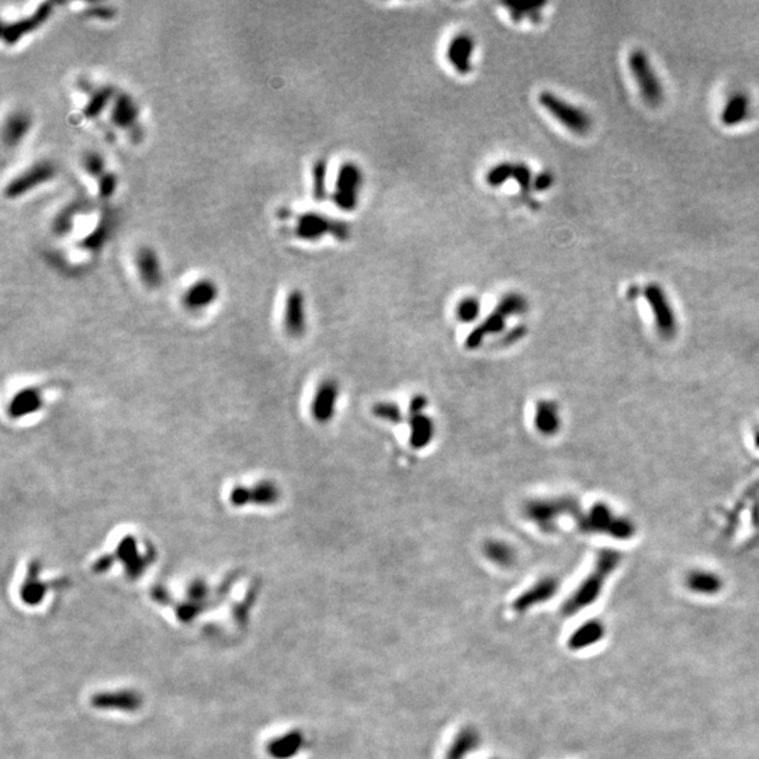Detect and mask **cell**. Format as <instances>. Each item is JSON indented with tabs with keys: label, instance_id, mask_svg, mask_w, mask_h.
<instances>
[{
	"label": "cell",
	"instance_id": "6",
	"mask_svg": "<svg viewBox=\"0 0 759 759\" xmlns=\"http://www.w3.org/2000/svg\"><path fill=\"white\" fill-rule=\"evenodd\" d=\"M295 234L304 241H318L326 234H332L339 241H346L351 228L346 222L333 221L319 213H306L297 221Z\"/></svg>",
	"mask_w": 759,
	"mask_h": 759
},
{
	"label": "cell",
	"instance_id": "32",
	"mask_svg": "<svg viewBox=\"0 0 759 759\" xmlns=\"http://www.w3.org/2000/svg\"><path fill=\"white\" fill-rule=\"evenodd\" d=\"M371 412L375 417H378V420H383L386 422L395 424V425L401 424L404 420L402 411L397 402H390V401L377 402L373 405Z\"/></svg>",
	"mask_w": 759,
	"mask_h": 759
},
{
	"label": "cell",
	"instance_id": "39",
	"mask_svg": "<svg viewBox=\"0 0 759 759\" xmlns=\"http://www.w3.org/2000/svg\"><path fill=\"white\" fill-rule=\"evenodd\" d=\"M108 228H107V224L106 222H100L96 230L88 235L86 239H83L82 242V246L85 249H89V250H97L103 246V244L106 242V239L108 238Z\"/></svg>",
	"mask_w": 759,
	"mask_h": 759
},
{
	"label": "cell",
	"instance_id": "27",
	"mask_svg": "<svg viewBox=\"0 0 759 759\" xmlns=\"http://www.w3.org/2000/svg\"><path fill=\"white\" fill-rule=\"evenodd\" d=\"M748 99L744 95L733 96L723 110V121L727 126H737L748 116Z\"/></svg>",
	"mask_w": 759,
	"mask_h": 759
},
{
	"label": "cell",
	"instance_id": "30",
	"mask_svg": "<svg viewBox=\"0 0 759 759\" xmlns=\"http://www.w3.org/2000/svg\"><path fill=\"white\" fill-rule=\"evenodd\" d=\"M454 314H455V318H457L459 322L471 324V322L477 321L480 314H481V301L474 295L464 297L457 302V306H455V310H454Z\"/></svg>",
	"mask_w": 759,
	"mask_h": 759
},
{
	"label": "cell",
	"instance_id": "10",
	"mask_svg": "<svg viewBox=\"0 0 759 759\" xmlns=\"http://www.w3.org/2000/svg\"><path fill=\"white\" fill-rule=\"evenodd\" d=\"M340 397V386L333 378H325L317 387L311 401V415L318 424L331 422Z\"/></svg>",
	"mask_w": 759,
	"mask_h": 759
},
{
	"label": "cell",
	"instance_id": "16",
	"mask_svg": "<svg viewBox=\"0 0 759 759\" xmlns=\"http://www.w3.org/2000/svg\"><path fill=\"white\" fill-rule=\"evenodd\" d=\"M218 288L214 282L203 279L190 286L183 297L184 307L190 311H200L207 308L217 299Z\"/></svg>",
	"mask_w": 759,
	"mask_h": 759
},
{
	"label": "cell",
	"instance_id": "8",
	"mask_svg": "<svg viewBox=\"0 0 759 759\" xmlns=\"http://www.w3.org/2000/svg\"><path fill=\"white\" fill-rule=\"evenodd\" d=\"M55 166L48 161L37 162L27 170L16 176L5 188L8 199H17L27 195L30 190L50 181L55 176Z\"/></svg>",
	"mask_w": 759,
	"mask_h": 759
},
{
	"label": "cell",
	"instance_id": "33",
	"mask_svg": "<svg viewBox=\"0 0 759 759\" xmlns=\"http://www.w3.org/2000/svg\"><path fill=\"white\" fill-rule=\"evenodd\" d=\"M326 172L328 162L318 159L313 166V196L318 201L326 199Z\"/></svg>",
	"mask_w": 759,
	"mask_h": 759
},
{
	"label": "cell",
	"instance_id": "25",
	"mask_svg": "<svg viewBox=\"0 0 759 759\" xmlns=\"http://www.w3.org/2000/svg\"><path fill=\"white\" fill-rule=\"evenodd\" d=\"M41 391L37 388H27L20 391L10 402L9 413L13 417H21L28 413L37 412L41 408Z\"/></svg>",
	"mask_w": 759,
	"mask_h": 759
},
{
	"label": "cell",
	"instance_id": "43",
	"mask_svg": "<svg viewBox=\"0 0 759 759\" xmlns=\"http://www.w3.org/2000/svg\"><path fill=\"white\" fill-rule=\"evenodd\" d=\"M112 12H114V10H111L110 8H106V6L99 5V6H96V8L89 9V10H88V14L92 16V17H99V19H100V17H101V19H110V17L114 14Z\"/></svg>",
	"mask_w": 759,
	"mask_h": 759
},
{
	"label": "cell",
	"instance_id": "44",
	"mask_svg": "<svg viewBox=\"0 0 759 759\" xmlns=\"http://www.w3.org/2000/svg\"><path fill=\"white\" fill-rule=\"evenodd\" d=\"M756 444H758V446H759V433H758V435H756Z\"/></svg>",
	"mask_w": 759,
	"mask_h": 759
},
{
	"label": "cell",
	"instance_id": "24",
	"mask_svg": "<svg viewBox=\"0 0 759 759\" xmlns=\"http://www.w3.org/2000/svg\"><path fill=\"white\" fill-rule=\"evenodd\" d=\"M685 582L692 592L700 595H716L723 588V581L718 575L710 571H702V569L691 571Z\"/></svg>",
	"mask_w": 759,
	"mask_h": 759
},
{
	"label": "cell",
	"instance_id": "4",
	"mask_svg": "<svg viewBox=\"0 0 759 759\" xmlns=\"http://www.w3.org/2000/svg\"><path fill=\"white\" fill-rule=\"evenodd\" d=\"M539 104L555 121L574 134L584 135L589 132L592 127V120L586 111L551 92H542L539 96Z\"/></svg>",
	"mask_w": 759,
	"mask_h": 759
},
{
	"label": "cell",
	"instance_id": "34",
	"mask_svg": "<svg viewBox=\"0 0 759 759\" xmlns=\"http://www.w3.org/2000/svg\"><path fill=\"white\" fill-rule=\"evenodd\" d=\"M513 166L515 164L511 162H500L495 166H492L485 176L486 184L489 187L504 186L509 179L513 177Z\"/></svg>",
	"mask_w": 759,
	"mask_h": 759
},
{
	"label": "cell",
	"instance_id": "15",
	"mask_svg": "<svg viewBox=\"0 0 759 759\" xmlns=\"http://www.w3.org/2000/svg\"><path fill=\"white\" fill-rule=\"evenodd\" d=\"M135 263L142 283L149 288H157L162 284V266L157 252L150 248H141L137 252Z\"/></svg>",
	"mask_w": 759,
	"mask_h": 759
},
{
	"label": "cell",
	"instance_id": "14",
	"mask_svg": "<svg viewBox=\"0 0 759 759\" xmlns=\"http://www.w3.org/2000/svg\"><path fill=\"white\" fill-rule=\"evenodd\" d=\"M51 13H52V5L51 3H44V5H41L40 8H38V10L32 16H30L27 19H21V20L10 23V24H5L3 31H2L3 41L8 43V44H14L16 41L20 40L23 35H26L27 32L38 28L41 24H44L50 19Z\"/></svg>",
	"mask_w": 759,
	"mask_h": 759
},
{
	"label": "cell",
	"instance_id": "36",
	"mask_svg": "<svg viewBox=\"0 0 759 759\" xmlns=\"http://www.w3.org/2000/svg\"><path fill=\"white\" fill-rule=\"evenodd\" d=\"M512 179L519 184V187L522 188V192H523V193H529V190L533 188L535 175L531 173L530 166H527V165L523 164V162L515 164V166H513V177H512Z\"/></svg>",
	"mask_w": 759,
	"mask_h": 759
},
{
	"label": "cell",
	"instance_id": "7",
	"mask_svg": "<svg viewBox=\"0 0 759 759\" xmlns=\"http://www.w3.org/2000/svg\"><path fill=\"white\" fill-rule=\"evenodd\" d=\"M629 65L644 100L650 106H658L662 101V86L647 55L642 51H634L629 58Z\"/></svg>",
	"mask_w": 759,
	"mask_h": 759
},
{
	"label": "cell",
	"instance_id": "35",
	"mask_svg": "<svg viewBox=\"0 0 759 759\" xmlns=\"http://www.w3.org/2000/svg\"><path fill=\"white\" fill-rule=\"evenodd\" d=\"M544 6V3L542 5H535V6H530V5H513V3H506L505 8L509 10V14L512 17L513 21L516 23H520L523 21L524 19H530L533 21H538L540 14H542V8Z\"/></svg>",
	"mask_w": 759,
	"mask_h": 759
},
{
	"label": "cell",
	"instance_id": "31",
	"mask_svg": "<svg viewBox=\"0 0 759 759\" xmlns=\"http://www.w3.org/2000/svg\"><path fill=\"white\" fill-rule=\"evenodd\" d=\"M112 96H114V90L111 88H101V89L96 90L92 95L89 103L86 104V107L83 110L85 117L96 119L97 116H100L101 111L112 100Z\"/></svg>",
	"mask_w": 759,
	"mask_h": 759
},
{
	"label": "cell",
	"instance_id": "17",
	"mask_svg": "<svg viewBox=\"0 0 759 759\" xmlns=\"http://www.w3.org/2000/svg\"><path fill=\"white\" fill-rule=\"evenodd\" d=\"M535 428L543 436H554L561 428L560 408L555 401H538L535 408Z\"/></svg>",
	"mask_w": 759,
	"mask_h": 759
},
{
	"label": "cell",
	"instance_id": "21",
	"mask_svg": "<svg viewBox=\"0 0 759 759\" xmlns=\"http://www.w3.org/2000/svg\"><path fill=\"white\" fill-rule=\"evenodd\" d=\"M137 120H138V106L134 101V99L127 93H121L116 96L111 108L112 124L119 128L128 130L131 127H135Z\"/></svg>",
	"mask_w": 759,
	"mask_h": 759
},
{
	"label": "cell",
	"instance_id": "22",
	"mask_svg": "<svg viewBox=\"0 0 759 759\" xmlns=\"http://www.w3.org/2000/svg\"><path fill=\"white\" fill-rule=\"evenodd\" d=\"M31 128V117L24 111H14L3 124V142L6 146H16Z\"/></svg>",
	"mask_w": 759,
	"mask_h": 759
},
{
	"label": "cell",
	"instance_id": "5",
	"mask_svg": "<svg viewBox=\"0 0 759 759\" xmlns=\"http://www.w3.org/2000/svg\"><path fill=\"white\" fill-rule=\"evenodd\" d=\"M364 183V175L355 162L342 164L335 181L332 193L333 204L342 211H353L359 206V196Z\"/></svg>",
	"mask_w": 759,
	"mask_h": 759
},
{
	"label": "cell",
	"instance_id": "19",
	"mask_svg": "<svg viewBox=\"0 0 759 759\" xmlns=\"http://www.w3.org/2000/svg\"><path fill=\"white\" fill-rule=\"evenodd\" d=\"M435 422L425 412L409 415V443L413 448L428 447L435 437Z\"/></svg>",
	"mask_w": 759,
	"mask_h": 759
},
{
	"label": "cell",
	"instance_id": "42",
	"mask_svg": "<svg viewBox=\"0 0 759 759\" xmlns=\"http://www.w3.org/2000/svg\"><path fill=\"white\" fill-rule=\"evenodd\" d=\"M428 404H429V400L428 397H425L424 394H416L411 398L409 401V415H413V413H422L426 408H428Z\"/></svg>",
	"mask_w": 759,
	"mask_h": 759
},
{
	"label": "cell",
	"instance_id": "13",
	"mask_svg": "<svg viewBox=\"0 0 759 759\" xmlns=\"http://www.w3.org/2000/svg\"><path fill=\"white\" fill-rule=\"evenodd\" d=\"M284 329L293 337H299L307 329L306 295L299 290L290 291L284 308Z\"/></svg>",
	"mask_w": 759,
	"mask_h": 759
},
{
	"label": "cell",
	"instance_id": "20",
	"mask_svg": "<svg viewBox=\"0 0 759 759\" xmlns=\"http://www.w3.org/2000/svg\"><path fill=\"white\" fill-rule=\"evenodd\" d=\"M557 589H558V582L554 578H544L538 584H535L530 589H527L526 592H523L513 602V609L516 612H523L529 609L530 606L546 602L547 599L553 598Z\"/></svg>",
	"mask_w": 759,
	"mask_h": 759
},
{
	"label": "cell",
	"instance_id": "1",
	"mask_svg": "<svg viewBox=\"0 0 759 759\" xmlns=\"http://www.w3.org/2000/svg\"><path fill=\"white\" fill-rule=\"evenodd\" d=\"M620 561H622V555L616 550H611V549L600 550L596 557L592 571L580 584L575 592L564 602L561 607V613L566 618L573 616L586 609L589 604H592L599 598L606 580L609 578L611 574L619 566Z\"/></svg>",
	"mask_w": 759,
	"mask_h": 759
},
{
	"label": "cell",
	"instance_id": "11",
	"mask_svg": "<svg viewBox=\"0 0 759 759\" xmlns=\"http://www.w3.org/2000/svg\"><path fill=\"white\" fill-rule=\"evenodd\" d=\"M644 295L650 304L651 311L654 313L656 325L661 336L672 337L676 332V318L662 288L657 284H651L645 288Z\"/></svg>",
	"mask_w": 759,
	"mask_h": 759
},
{
	"label": "cell",
	"instance_id": "23",
	"mask_svg": "<svg viewBox=\"0 0 759 759\" xmlns=\"http://www.w3.org/2000/svg\"><path fill=\"white\" fill-rule=\"evenodd\" d=\"M604 635V626L599 620H591L582 624L568 640L571 650H582L599 642Z\"/></svg>",
	"mask_w": 759,
	"mask_h": 759
},
{
	"label": "cell",
	"instance_id": "41",
	"mask_svg": "<svg viewBox=\"0 0 759 759\" xmlns=\"http://www.w3.org/2000/svg\"><path fill=\"white\" fill-rule=\"evenodd\" d=\"M553 175L547 170L544 172H540L538 175H535V180H533V188L538 190V192H546V190H549L551 186H553Z\"/></svg>",
	"mask_w": 759,
	"mask_h": 759
},
{
	"label": "cell",
	"instance_id": "26",
	"mask_svg": "<svg viewBox=\"0 0 759 759\" xmlns=\"http://www.w3.org/2000/svg\"><path fill=\"white\" fill-rule=\"evenodd\" d=\"M484 554L489 561L497 564L500 566H511L516 561V551L515 549L502 540H489L484 546Z\"/></svg>",
	"mask_w": 759,
	"mask_h": 759
},
{
	"label": "cell",
	"instance_id": "9",
	"mask_svg": "<svg viewBox=\"0 0 759 759\" xmlns=\"http://www.w3.org/2000/svg\"><path fill=\"white\" fill-rule=\"evenodd\" d=\"M230 501L238 508L249 504L275 505L280 501V488L272 481H262L253 486H235L231 491Z\"/></svg>",
	"mask_w": 759,
	"mask_h": 759
},
{
	"label": "cell",
	"instance_id": "12",
	"mask_svg": "<svg viewBox=\"0 0 759 759\" xmlns=\"http://www.w3.org/2000/svg\"><path fill=\"white\" fill-rule=\"evenodd\" d=\"M475 40L469 32L455 34L447 44L446 58L459 75H469L474 69Z\"/></svg>",
	"mask_w": 759,
	"mask_h": 759
},
{
	"label": "cell",
	"instance_id": "38",
	"mask_svg": "<svg viewBox=\"0 0 759 759\" xmlns=\"http://www.w3.org/2000/svg\"><path fill=\"white\" fill-rule=\"evenodd\" d=\"M83 168L92 177L100 179L106 173V162L97 152H89L83 158Z\"/></svg>",
	"mask_w": 759,
	"mask_h": 759
},
{
	"label": "cell",
	"instance_id": "2",
	"mask_svg": "<svg viewBox=\"0 0 759 759\" xmlns=\"http://www.w3.org/2000/svg\"><path fill=\"white\" fill-rule=\"evenodd\" d=\"M580 506L575 500L569 497L560 498H536L530 500L523 505V515L527 520L535 523L539 530L551 533L558 526V520L571 515L577 518L580 515Z\"/></svg>",
	"mask_w": 759,
	"mask_h": 759
},
{
	"label": "cell",
	"instance_id": "18",
	"mask_svg": "<svg viewBox=\"0 0 759 759\" xmlns=\"http://www.w3.org/2000/svg\"><path fill=\"white\" fill-rule=\"evenodd\" d=\"M509 318L506 315H504L500 310H493L477 328H474L467 339H466V346L469 349H477L481 346L482 342L491 336V335H497V333H501L505 326H506V321Z\"/></svg>",
	"mask_w": 759,
	"mask_h": 759
},
{
	"label": "cell",
	"instance_id": "28",
	"mask_svg": "<svg viewBox=\"0 0 759 759\" xmlns=\"http://www.w3.org/2000/svg\"><path fill=\"white\" fill-rule=\"evenodd\" d=\"M495 308L500 310L508 318H511V317H515V315L524 314L529 308V304H527V299L523 294L512 291V293L505 294L500 299V302L497 304Z\"/></svg>",
	"mask_w": 759,
	"mask_h": 759
},
{
	"label": "cell",
	"instance_id": "37",
	"mask_svg": "<svg viewBox=\"0 0 759 759\" xmlns=\"http://www.w3.org/2000/svg\"><path fill=\"white\" fill-rule=\"evenodd\" d=\"M76 213H78V207L76 206H68L62 213H59V215L55 218L52 225L54 233L58 235H63L69 233L73 226V218Z\"/></svg>",
	"mask_w": 759,
	"mask_h": 759
},
{
	"label": "cell",
	"instance_id": "40",
	"mask_svg": "<svg viewBox=\"0 0 759 759\" xmlns=\"http://www.w3.org/2000/svg\"><path fill=\"white\" fill-rule=\"evenodd\" d=\"M99 196L101 199H108L116 192L117 177L114 173H104L99 180Z\"/></svg>",
	"mask_w": 759,
	"mask_h": 759
},
{
	"label": "cell",
	"instance_id": "29",
	"mask_svg": "<svg viewBox=\"0 0 759 759\" xmlns=\"http://www.w3.org/2000/svg\"><path fill=\"white\" fill-rule=\"evenodd\" d=\"M478 744V737L471 730H463L457 738L454 740L453 745L450 747L447 752L446 759H464L467 756V752L474 749Z\"/></svg>",
	"mask_w": 759,
	"mask_h": 759
},
{
	"label": "cell",
	"instance_id": "3",
	"mask_svg": "<svg viewBox=\"0 0 759 759\" xmlns=\"http://www.w3.org/2000/svg\"><path fill=\"white\" fill-rule=\"evenodd\" d=\"M575 519L578 527L585 533H604L620 540H627L634 535L633 523L615 516L604 504H595L585 515L580 513Z\"/></svg>",
	"mask_w": 759,
	"mask_h": 759
}]
</instances>
